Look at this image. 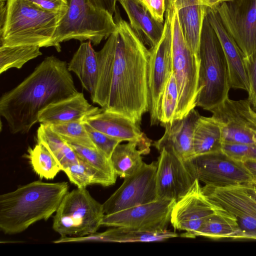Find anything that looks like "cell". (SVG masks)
Instances as JSON below:
<instances>
[{"mask_svg": "<svg viewBox=\"0 0 256 256\" xmlns=\"http://www.w3.org/2000/svg\"><path fill=\"white\" fill-rule=\"evenodd\" d=\"M82 122L96 148L110 158L114 150L122 141L98 131L84 122Z\"/></svg>", "mask_w": 256, "mask_h": 256, "instance_id": "cell-36", "label": "cell"}, {"mask_svg": "<svg viewBox=\"0 0 256 256\" xmlns=\"http://www.w3.org/2000/svg\"><path fill=\"white\" fill-rule=\"evenodd\" d=\"M172 39L170 16L168 10L166 9L162 36L156 46L149 49L148 112L151 126L160 123V108L161 98L172 72Z\"/></svg>", "mask_w": 256, "mask_h": 256, "instance_id": "cell-9", "label": "cell"}, {"mask_svg": "<svg viewBox=\"0 0 256 256\" xmlns=\"http://www.w3.org/2000/svg\"><path fill=\"white\" fill-rule=\"evenodd\" d=\"M67 182L37 180L0 196V228L5 234L20 233L56 212L68 192Z\"/></svg>", "mask_w": 256, "mask_h": 256, "instance_id": "cell-3", "label": "cell"}, {"mask_svg": "<svg viewBox=\"0 0 256 256\" xmlns=\"http://www.w3.org/2000/svg\"><path fill=\"white\" fill-rule=\"evenodd\" d=\"M220 126L223 143L256 146V115L248 99L226 98L210 110Z\"/></svg>", "mask_w": 256, "mask_h": 256, "instance_id": "cell-10", "label": "cell"}, {"mask_svg": "<svg viewBox=\"0 0 256 256\" xmlns=\"http://www.w3.org/2000/svg\"><path fill=\"white\" fill-rule=\"evenodd\" d=\"M102 108L90 104L82 92L52 104L38 114V122L46 125H53L85 118L99 112Z\"/></svg>", "mask_w": 256, "mask_h": 256, "instance_id": "cell-22", "label": "cell"}, {"mask_svg": "<svg viewBox=\"0 0 256 256\" xmlns=\"http://www.w3.org/2000/svg\"><path fill=\"white\" fill-rule=\"evenodd\" d=\"M78 92L66 62L48 56L20 84L2 96L0 114L11 133H27L38 122L42 110Z\"/></svg>", "mask_w": 256, "mask_h": 256, "instance_id": "cell-2", "label": "cell"}, {"mask_svg": "<svg viewBox=\"0 0 256 256\" xmlns=\"http://www.w3.org/2000/svg\"><path fill=\"white\" fill-rule=\"evenodd\" d=\"M245 56L256 50V0H232L214 8Z\"/></svg>", "mask_w": 256, "mask_h": 256, "instance_id": "cell-15", "label": "cell"}, {"mask_svg": "<svg viewBox=\"0 0 256 256\" xmlns=\"http://www.w3.org/2000/svg\"><path fill=\"white\" fill-rule=\"evenodd\" d=\"M216 206L204 194L196 178L187 192L176 201L171 213L170 222L175 230L186 232L181 236L192 238L207 218L215 212Z\"/></svg>", "mask_w": 256, "mask_h": 256, "instance_id": "cell-16", "label": "cell"}, {"mask_svg": "<svg viewBox=\"0 0 256 256\" xmlns=\"http://www.w3.org/2000/svg\"><path fill=\"white\" fill-rule=\"evenodd\" d=\"M148 152L136 142L118 144L110 156L114 170L117 176L126 178L136 172L142 166V154Z\"/></svg>", "mask_w": 256, "mask_h": 256, "instance_id": "cell-28", "label": "cell"}, {"mask_svg": "<svg viewBox=\"0 0 256 256\" xmlns=\"http://www.w3.org/2000/svg\"><path fill=\"white\" fill-rule=\"evenodd\" d=\"M153 17L160 22H164L166 10L165 0H142Z\"/></svg>", "mask_w": 256, "mask_h": 256, "instance_id": "cell-40", "label": "cell"}, {"mask_svg": "<svg viewBox=\"0 0 256 256\" xmlns=\"http://www.w3.org/2000/svg\"><path fill=\"white\" fill-rule=\"evenodd\" d=\"M28 152L32 169L41 178L53 179L62 171L60 164L43 144L38 142Z\"/></svg>", "mask_w": 256, "mask_h": 256, "instance_id": "cell-31", "label": "cell"}, {"mask_svg": "<svg viewBox=\"0 0 256 256\" xmlns=\"http://www.w3.org/2000/svg\"><path fill=\"white\" fill-rule=\"evenodd\" d=\"M50 126L54 132L62 136L68 142L97 149L89 136L82 120Z\"/></svg>", "mask_w": 256, "mask_h": 256, "instance_id": "cell-33", "label": "cell"}, {"mask_svg": "<svg viewBox=\"0 0 256 256\" xmlns=\"http://www.w3.org/2000/svg\"><path fill=\"white\" fill-rule=\"evenodd\" d=\"M160 153L156 173L158 199L178 201L187 192L196 178L189 161L184 162L164 148Z\"/></svg>", "mask_w": 256, "mask_h": 256, "instance_id": "cell-17", "label": "cell"}, {"mask_svg": "<svg viewBox=\"0 0 256 256\" xmlns=\"http://www.w3.org/2000/svg\"><path fill=\"white\" fill-rule=\"evenodd\" d=\"M206 16L214 30L222 46L226 60L230 88L250 90L243 52L226 30L214 8H208Z\"/></svg>", "mask_w": 256, "mask_h": 256, "instance_id": "cell-18", "label": "cell"}, {"mask_svg": "<svg viewBox=\"0 0 256 256\" xmlns=\"http://www.w3.org/2000/svg\"><path fill=\"white\" fill-rule=\"evenodd\" d=\"M94 7L106 11L113 16L116 10L117 0H88Z\"/></svg>", "mask_w": 256, "mask_h": 256, "instance_id": "cell-41", "label": "cell"}, {"mask_svg": "<svg viewBox=\"0 0 256 256\" xmlns=\"http://www.w3.org/2000/svg\"><path fill=\"white\" fill-rule=\"evenodd\" d=\"M202 190L210 202L236 218L240 230L238 239L256 240V202L244 184L226 187L205 185Z\"/></svg>", "mask_w": 256, "mask_h": 256, "instance_id": "cell-13", "label": "cell"}, {"mask_svg": "<svg viewBox=\"0 0 256 256\" xmlns=\"http://www.w3.org/2000/svg\"><path fill=\"white\" fill-rule=\"evenodd\" d=\"M82 122L92 128L122 141L136 142L148 154L151 140L140 130V126L120 114L102 110L85 118Z\"/></svg>", "mask_w": 256, "mask_h": 256, "instance_id": "cell-21", "label": "cell"}, {"mask_svg": "<svg viewBox=\"0 0 256 256\" xmlns=\"http://www.w3.org/2000/svg\"><path fill=\"white\" fill-rule=\"evenodd\" d=\"M116 30L96 52L98 77L92 102L104 110L122 115L140 126L149 109L148 68L150 50L117 6Z\"/></svg>", "mask_w": 256, "mask_h": 256, "instance_id": "cell-1", "label": "cell"}, {"mask_svg": "<svg viewBox=\"0 0 256 256\" xmlns=\"http://www.w3.org/2000/svg\"><path fill=\"white\" fill-rule=\"evenodd\" d=\"M0 46H54V36L64 14L42 10L27 0H8Z\"/></svg>", "mask_w": 256, "mask_h": 256, "instance_id": "cell-4", "label": "cell"}, {"mask_svg": "<svg viewBox=\"0 0 256 256\" xmlns=\"http://www.w3.org/2000/svg\"><path fill=\"white\" fill-rule=\"evenodd\" d=\"M244 186L250 196L256 202V185L247 184H244Z\"/></svg>", "mask_w": 256, "mask_h": 256, "instance_id": "cell-43", "label": "cell"}, {"mask_svg": "<svg viewBox=\"0 0 256 256\" xmlns=\"http://www.w3.org/2000/svg\"><path fill=\"white\" fill-rule=\"evenodd\" d=\"M70 181L78 188H86L89 185L99 184L108 186L114 184L116 180L79 158L78 162L64 168Z\"/></svg>", "mask_w": 256, "mask_h": 256, "instance_id": "cell-29", "label": "cell"}, {"mask_svg": "<svg viewBox=\"0 0 256 256\" xmlns=\"http://www.w3.org/2000/svg\"><path fill=\"white\" fill-rule=\"evenodd\" d=\"M230 0H165L176 8L185 40L192 52L199 58L204 20L208 8H216Z\"/></svg>", "mask_w": 256, "mask_h": 256, "instance_id": "cell-20", "label": "cell"}, {"mask_svg": "<svg viewBox=\"0 0 256 256\" xmlns=\"http://www.w3.org/2000/svg\"><path fill=\"white\" fill-rule=\"evenodd\" d=\"M68 70L78 77L82 87L90 94H94L98 77L96 52L90 41L82 42L68 64Z\"/></svg>", "mask_w": 256, "mask_h": 256, "instance_id": "cell-25", "label": "cell"}, {"mask_svg": "<svg viewBox=\"0 0 256 256\" xmlns=\"http://www.w3.org/2000/svg\"><path fill=\"white\" fill-rule=\"evenodd\" d=\"M214 206V213L207 218L192 238L201 236L214 240H238L240 230L236 218L223 208Z\"/></svg>", "mask_w": 256, "mask_h": 256, "instance_id": "cell-26", "label": "cell"}, {"mask_svg": "<svg viewBox=\"0 0 256 256\" xmlns=\"http://www.w3.org/2000/svg\"><path fill=\"white\" fill-rule=\"evenodd\" d=\"M66 12L60 20L54 36V47L72 39L88 40L94 46L108 38L116 30L112 16L93 6L88 0H66Z\"/></svg>", "mask_w": 256, "mask_h": 256, "instance_id": "cell-6", "label": "cell"}, {"mask_svg": "<svg viewBox=\"0 0 256 256\" xmlns=\"http://www.w3.org/2000/svg\"><path fill=\"white\" fill-rule=\"evenodd\" d=\"M169 12L172 29V74L178 92V102L174 119L182 118L196 106L200 90L198 76L200 60L188 48L180 24L176 10L165 2Z\"/></svg>", "mask_w": 256, "mask_h": 256, "instance_id": "cell-7", "label": "cell"}, {"mask_svg": "<svg viewBox=\"0 0 256 256\" xmlns=\"http://www.w3.org/2000/svg\"><path fill=\"white\" fill-rule=\"evenodd\" d=\"M244 64L250 85L248 100L256 110V50L250 56H245Z\"/></svg>", "mask_w": 256, "mask_h": 256, "instance_id": "cell-38", "label": "cell"}, {"mask_svg": "<svg viewBox=\"0 0 256 256\" xmlns=\"http://www.w3.org/2000/svg\"><path fill=\"white\" fill-rule=\"evenodd\" d=\"M176 201L158 199L112 214H104L102 226L126 227L138 230L158 232L166 230Z\"/></svg>", "mask_w": 256, "mask_h": 256, "instance_id": "cell-14", "label": "cell"}, {"mask_svg": "<svg viewBox=\"0 0 256 256\" xmlns=\"http://www.w3.org/2000/svg\"><path fill=\"white\" fill-rule=\"evenodd\" d=\"M122 6L130 26L139 39L150 48L160 40L164 22L156 20L142 0H117Z\"/></svg>", "mask_w": 256, "mask_h": 256, "instance_id": "cell-24", "label": "cell"}, {"mask_svg": "<svg viewBox=\"0 0 256 256\" xmlns=\"http://www.w3.org/2000/svg\"><path fill=\"white\" fill-rule=\"evenodd\" d=\"M196 178L215 187L252 184V176L244 162L222 150L196 156L189 160Z\"/></svg>", "mask_w": 256, "mask_h": 256, "instance_id": "cell-11", "label": "cell"}, {"mask_svg": "<svg viewBox=\"0 0 256 256\" xmlns=\"http://www.w3.org/2000/svg\"><path fill=\"white\" fill-rule=\"evenodd\" d=\"M200 116L198 111L193 108L183 118L174 119L165 125L164 135L154 142L153 146L159 152L164 148L182 160L189 161L194 157L193 136Z\"/></svg>", "mask_w": 256, "mask_h": 256, "instance_id": "cell-19", "label": "cell"}, {"mask_svg": "<svg viewBox=\"0 0 256 256\" xmlns=\"http://www.w3.org/2000/svg\"><path fill=\"white\" fill-rule=\"evenodd\" d=\"M37 141L43 144L62 166L78 161L74 150L62 136L54 132L50 126L40 124L37 130Z\"/></svg>", "mask_w": 256, "mask_h": 256, "instance_id": "cell-30", "label": "cell"}, {"mask_svg": "<svg viewBox=\"0 0 256 256\" xmlns=\"http://www.w3.org/2000/svg\"><path fill=\"white\" fill-rule=\"evenodd\" d=\"M198 56L200 92L196 104L210 111L228 98L230 88L224 52L206 16L201 32Z\"/></svg>", "mask_w": 256, "mask_h": 256, "instance_id": "cell-5", "label": "cell"}, {"mask_svg": "<svg viewBox=\"0 0 256 256\" xmlns=\"http://www.w3.org/2000/svg\"><path fill=\"white\" fill-rule=\"evenodd\" d=\"M244 164L252 176V184L256 185V161H246Z\"/></svg>", "mask_w": 256, "mask_h": 256, "instance_id": "cell-42", "label": "cell"}, {"mask_svg": "<svg viewBox=\"0 0 256 256\" xmlns=\"http://www.w3.org/2000/svg\"><path fill=\"white\" fill-rule=\"evenodd\" d=\"M255 110V111H256V110Z\"/></svg>", "mask_w": 256, "mask_h": 256, "instance_id": "cell-45", "label": "cell"}, {"mask_svg": "<svg viewBox=\"0 0 256 256\" xmlns=\"http://www.w3.org/2000/svg\"><path fill=\"white\" fill-rule=\"evenodd\" d=\"M79 158L102 172L114 180L116 174L110 158L98 149H94L76 144L68 142Z\"/></svg>", "mask_w": 256, "mask_h": 256, "instance_id": "cell-34", "label": "cell"}, {"mask_svg": "<svg viewBox=\"0 0 256 256\" xmlns=\"http://www.w3.org/2000/svg\"><path fill=\"white\" fill-rule=\"evenodd\" d=\"M56 212L52 228L61 237L96 232L104 215L102 204L93 198L86 188L68 192Z\"/></svg>", "mask_w": 256, "mask_h": 256, "instance_id": "cell-8", "label": "cell"}, {"mask_svg": "<svg viewBox=\"0 0 256 256\" xmlns=\"http://www.w3.org/2000/svg\"><path fill=\"white\" fill-rule=\"evenodd\" d=\"M222 130L212 117L200 116L194 130L193 149L194 156L222 150Z\"/></svg>", "mask_w": 256, "mask_h": 256, "instance_id": "cell-27", "label": "cell"}, {"mask_svg": "<svg viewBox=\"0 0 256 256\" xmlns=\"http://www.w3.org/2000/svg\"><path fill=\"white\" fill-rule=\"evenodd\" d=\"M8 0H0V6H4L6 4Z\"/></svg>", "mask_w": 256, "mask_h": 256, "instance_id": "cell-44", "label": "cell"}, {"mask_svg": "<svg viewBox=\"0 0 256 256\" xmlns=\"http://www.w3.org/2000/svg\"><path fill=\"white\" fill-rule=\"evenodd\" d=\"M178 102V88L172 72L165 87L160 104V121L162 126L174 120Z\"/></svg>", "mask_w": 256, "mask_h": 256, "instance_id": "cell-35", "label": "cell"}, {"mask_svg": "<svg viewBox=\"0 0 256 256\" xmlns=\"http://www.w3.org/2000/svg\"><path fill=\"white\" fill-rule=\"evenodd\" d=\"M158 162L144 163L134 174L124 178L120 187L102 204L104 214H112L158 199L156 173Z\"/></svg>", "mask_w": 256, "mask_h": 256, "instance_id": "cell-12", "label": "cell"}, {"mask_svg": "<svg viewBox=\"0 0 256 256\" xmlns=\"http://www.w3.org/2000/svg\"><path fill=\"white\" fill-rule=\"evenodd\" d=\"M36 46H0V74L12 68L20 69L42 54Z\"/></svg>", "mask_w": 256, "mask_h": 256, "instance_id": "cell-32", "label": "cell"}, {"mask_svg": "<svg viewBox=\"0 0 256 256\" xmlns=\"http://www.w3.org/2000/svg\"><path fill=\"white\" fill-rule=\"evenodd\" d=\"M178 236V235L176 233L167 230L158 232H148L126 227H113L102 232H96L85 236L61 237L53 242L55 244L85 242H150L164 241Z\"/></svg>", "mask_w": 256, "mask_h": 256, "instance_id": "cell-23", "label": "cell"}, {"mask_svg": "<svg viewBox=\"0 0 256 256\" xmlns=\"http://www.w3.org/2000/svg\"><path fill=\"white\" fill-rule=\"evenodd\" d=\"M38 8L53 13L64 14L68 4L66 0H27Z\"/></svg>", "mask_w": 256, "mask_h": 256, "instance_id": "cell-39", "label": "cell"}, {"mask_svg": "<svg viewBox=\"0 0 256 256\" xmlns=\"http://www.w3.org/2000/svg\"><path fill=\"white\" fill-rule=\"evenodd\" d=\"M222 150L230 157L242 162L256 161V146L236 143H223Z\"/></svg>", "mask_w": 256, "mask_h": 256, "instance_id": "cell-37", "label": "cell"}]
</instances>
